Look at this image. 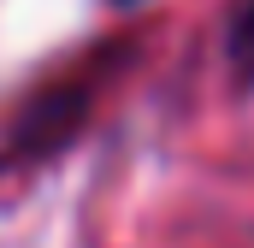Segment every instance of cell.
Masks as SVG:
<instances>
[{"mask_svg":"<svg viewBox=\"0 0 254 248\" xmlns=\"http://www.w3.org/2000/svg\"><path fill=\"white\" fill-rule=\"evenodd\" d=\"M231 71L254 89V0L237 12V24H231Z\"/></svg>","mask_w":254,"mask_h":248,"instance_id":"6da1fadb","label":"cell"}]
</instances>
